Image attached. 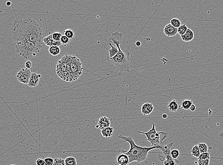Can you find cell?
I'll return each mask as SVG.
<instances>
[{
    "label": "cell",
    "mask_w": 223,
    "mask_h": 165,
    "mask_svg": "<svg viewBox=\"0 0 223 165\" xmlns=\"http://www.w3.org/2000/svg\"><path fill=\"white\" fill-rule=\"evenodd\" d=\"M12 30L24 38L34 43L39 48L43 47V30L41 26L31 18L16 20L12 23Z\"/></svg>",
    "instance_id": "1"
},
{
    "label": "cell",
    "mask_w": 223,
    "mask_h": 165,
    "mask_svg": "<svg viewBox=\"0 0 223 165\" xmlns=\"http://www.w3.org/2000/svg\"><path fill=\"white\" fill-rule=\"evenodd\" d=\"M191 152V155L192 156L197 157V158H198L201 154L198 145L194 146L192 149Z\"/></svg>",
    "instance_id": "22"
},
{
    "label": "cell",
    "mask_w": 223,
    "mask_h": 165,
    "mask_svg": "<svg viewBox=\"0 0 223 165\" xmlns=\"http://www.w3.org/2000/svg\"><path fill=\"white\" fill-rule=\"evenodd\" d=\"M193 104V103L192 100L185 99L182 102L180 108L184 109L185 110H187L189 109Z\"/></svg>",
    "instance_id": "18"
},
{
    "label": "cell",
    "mask_w": 223,
    "mask_h": 165,
    "mask_svg": "<svg viewBox=\"0 0 223 165\" xmlns=\"http://www.w3.org/2000/svg\"><path fill=\"white\" fill-rule=\"evenodd\" d=\"M167 117H168V116H167V114H164L162 115V118H163L164 119H166V118H167Z\"/></svg>",
    "instance_id": "38"
},
{
    "label": "cell",
    "mask_w": 223,
    "mask_h": 165,
    "mask_svg": "<svg viewBox=\"0 0 223 165\" xmlns=\"http://www.w3.org/2000/svg\"><path fill=\"white\" fill-rule=\"evenodd\" d=\"M83 68L82 64L78 57L67 55V70L69 82L75 81L81 76Z\"/></svg>",
    "instance_id": "5"
},
{
    "label": "cell",
    "mask_w": 223,
    "mask_h": 165,
    "mask_svg": "<svg viewBox=\"0 0 223 165\" xmlns=\"http://www.w3.org/2000/svg\"><path fill=\"white\" fill-rule=\"evenodd\" d=\"M53 165H65V160L61 158L56 157L54 159Z\"/></svg>",
    "instance_id": "28"
},
{
    "label": "cell",
    "mask_w": 223,
    "mask_h": 165,
    "mask_svg": "<svg viewBox=\"0 0 223 165\" xmlns=\"http://www.w3.org/2000/svg\"><path fill=\"white\" fill-rule=\"evenodd\" d=\"M32 74V73L30 69L22 68L18 72L16 77L18 81L22 84H28Z\"/></svg>",
    "instance_id": "7"
},
{
    "label": "cell",
    "mask_w": 223,
    "mask_h": 165,
    "mask_svg": "<svg viewBox=\"0 0 223 165\" xmlns=\"http://www.w3.org/2000/svg\"><path fill=\"white\" fill-rule=\"evenodd\" d=\"M118 139L128 142L129 144V149L128 151L122 150L120 152L125 153L129 158V165L133 162L138 163L147 162V158L149 152L152 150L159 149L160 146H152L151 147L140 146L137 145L134 140L131 137H126L122 135H118Z\"/></svg>",
    "instance_id": "2"
},
{
    "label": "cell",
    "mask_w": 223,
    "mask_h": 165,
    "mask_svg": "<svg viewBox=\"0 0 223 165\" xmlns=\"http://www.w3.org/2000/svg\"><path fill=\"white\" fill-rule=\"evenodd\" d=\"M114 129L112 127H109L101 130V134L103 137L105 138L112 137L113 135Z\"/></svg>",
    "instance_id": "16"
},
{
    "label": "cell",
    "mask_w": 223,
    "mask_h": 165,
    "mask_svg": "<svg viewBox=\"0 0 223 165\" xmlns=\"http://www.w3.org/2000/svg\"><path fill=\"white\" fill-rule=\"evenodd\" d=\"M117 161L119 165H129V158L126 154L122 152L117 157Z\"/></svg>",
    "instance_id": "14"
},
{
    "label": "cell",
    "mask_w": 223,
    "mask_h": 165,
    "mask_svg": "<svg viewBox=\"0 0 223 165\" xmlns=\"http://www.w3.org/2000/svg\"><path fill=\"white\" fill-rule=\"evenodd\" d=\"M187 29L188 27L186 24H182L180 27L177 28L178 34L180 36L183 35L186 33V31H187Z\"/></svg>",
    "instance_id": "24"
},
{
    "label": "cell",
    "mask_w": 223,
    "mask_h": 165,
    "mask_svg": "<svg viewBox=\"0 0 223 165\" xmlns=\"http://www.w3.org/2000/svg\"><path fill=\"white\" fill-rule=\"evenodd\" d=\"M170 23L171 24L172 26H173L174 27L177 28L180 27L182 25L180 21L177 18H174L170 20Z\"/></svg>",
    "instance_id": "23"
},
{
    "label": "cell",
    "mask_w": 223,
    "mask_h": 165,
    "mask_svg": "<svg viewBox=\"0 0 223 165\" xmlns=\"http://www.w3.org/2000/svg\"><path fill=\"white\" fill-rule=\"evenodd\" d=\"M210 159H207L204 160H197L195 162V164H197L198 165H209Z\"/></svg>",
    "instance_id": "30"
},
{
    "label": "cell",
    "mask_w": 223,
    "mask_h": 165,
    "mask_svg": "<svg viewBox=\"0 0 223 165\" xmlns=\"http://www.w3.org/2000/svg\"><path fill=\"white\" fill-rule=\"evenodd\" d=\"M189 109H190L191 111H192V112L195 111L196 109V106H195L194 104H193L190 107V108H189Z\"/></svg>",
    "instance_id": "36"
},
{
    "label": "cell",
    "mask_w": 223,
    "mask_h": 165,
    "mask_svg": "<svg viewBox=\"0 0 223 165\" xmlns=\"http://www.w3.org/2000/svg\"><path fill=\"white\" fill-rule=\"evenodd\" d=\"M167 108H169V110L172 112H177L180 108L177 100L174 99L171 101L167 105Z\"/></svg>",
    "instance_id": "17"
},
{
    "label": "cell",
    "mask_w": 223,
    "mask_h": 165,
    "mask_svg": "<svg viewBox=\"0 0 223 165\" xmlns=\"http://www.w3.org/2000/svg\"><path fill=\"white\" fill-rule=\"evenodd\" d=\"M154 110V106L151 103L144 104L141 107V113L144 116H147L150 114Z\"/></svg>",
    "instance_id": "13"
},
{
    "label": "cell",
    "mask_w": 223,
    "mask_h": 165,
    "mask_svg": "<svg viewBox=\"0 0 223 165\" xmlns=\"http://www.w3.org/2000/svg\"><path fill=\"white\" fill-rule=\"evenodd\" d=\"M200 150V153H204V152H207L208 151V146L207 144L204 143H199L197 145Z\"/></svg>",
    "instance_id": "25"
},
{
    "label": "cell",
    "mask_w": 223,
    "mask_h": 165,
    "mask_svg": "<svg viewBox=\"0 0 223 165\" xmlns=\"http://www.w3.org/2000/svg\"><path fill=\"white\" fill-rule=\"evenodd\" d=\"M130 53L129 51L121 50L115 56L112 58L108 56L107 57V59L108 62L112 63L120 73H124L129 71L130 70Z\"/></svg>",
    "instance_id": "4"
},
{
    "label": "cell",
    "mask_w": 223,
    "mask_h": 165,
    "mask_svg": "<svg viewBox=\"0 0 223 165\" xmlns=\"http://www.w3.org/2000/svg\"><path fill=\"white\" fill-rule=\"evenodd\" d=\"M64 35L67 37L69 38L70 39H72L74 38V31H72L71 29H67V30L64 31Z\"/></svg>",
    "instance_id": "26"
},
{
    "label": "cell",
    "mask_w": 223,
    "mask_h": 165,
    "mask_svg": "<svg viewBox=\"0 0 223 165\" xmlns=\"http://www.w3.org/2000/svg\"><path fill=\"white\" fill-rule=\"evenodd\" d=\"M40 77H41V75H38L35 73H32L28 84L29 86L31 88L37 86L39 83Z\"/></svg>",
    "instance_id": "11"
},
{
    "label": "cell",
    "mask_w": 223,
    "mask_h": 165,
    "mask_svg": "<svg viewBox=\"0 0 223 165\" xmlns=\"http://www.w3.org/2000/svg\"><path fill=\"white\" fill-rule=\"evenodd\" d=\"M171 155L174 159H177L180 155V152L178 149H174L171 151Z\"/></svg>",
    "instance_id": "31"
},
{
    "label": "cell",
    "mask_w": 223,
    "mask_h": 165,
    "mask_svg": "<svg viewBox=\"0 0 223 165\" xmlns=\"http://www.w3.org/2000/svg\"><path fill=\"white\" fill-rule=\"evenodd\" d=\"M164 33L167 37H173L178 33L177 28L174 27L170 23L166 24L164 28Z\"/></svg>",
    "instance_id": "10"
},
{
    "label": "cell",
    "mask_w": 223,
    "mask_h": 165,
    "mask_svg": "<svg viewBox=\"0 0 223 165\" xmlns=\"http://www.w3.org/2000/svg\"><path fill=\"white\" fill-rule=\"evenodd\" d=\"M43 42L45 45L49 47L52 46H60L61 44L60 41H55L53 39L52 35H49L44 38Z\"/></svg>",
    "instance_id": "12"
},
{
    "label": "cell",
    "mask_w": 223,
    "mask_h": 165,
    "mask_svg": "<svg viewBox=\"0 0 223 165\" xmlns=\"http://www.w3.org/2000/svg\"><path fill=\"white\" fill-rule=\"evenodd\" d=\"M53 39L55 41H60L63 35L60 32H54L52 34Z\"/></svg>",
    "instance_id": "29"
},
{
    "label": "cell",
    "mask_w": 223,
    "mask_h": 165,
    "mask_svg": "<svg viewBox=\"0 0 223 165\" xmlns=\"http://www.w3.org/2000/svg\"><path fill=\"white\" fill-rule=\"evenodd\" d=\"M70 41V39L69 38L67 37L65 35H63L61 37L60 42L61 43V44H63L64 46H66L68 44H69Z\"/></svg>",
    "instance_id": "32"
},
{
    "label": "cell",
    "mask_w": 223,
    "mask_h": 165,
    "mask_svg": "<svg viewBox=\"0 0 223 165\" xmlns=\"http://www.w3.org/2000/svg\"><path fill=\"white\" fill-rule=\"evenodd\" d=\"M136 46H138V47H139V46H141V42H139V41H138V42H137L136 43Z\"/></svg>",
    "instance_id": "37"
},
{
    "label": "cell",
    "mask_w": 223,
    "mask_h": 165,
    "mask_svg": "<svg viewBox=\"0 0 223 165\" xmlns=\"http://www.w3.org/2000/svg\"><path fill=\"white\" fill-rule=\"evenodd\" d=\"M179 165V164H177V165Z\"/></svg>",
    "instance_id": "40"
},
{
    "label": "cell",
    "mask_w": 223,
    "mask_h": 165,
    "mask_svg": "<svg viewBox=\"0 0 223 165\" xmlns=\"http://www.w3.org/2000/svg\"><path fill=\"white\" fill-rule=\"evenodd\" d=\"M32 66H33V64H32V62L30 61H27L25 64V66L26 67V68L30 69L32 68Z\"/></svg>",
    "instance_id": "35"
},
{
    "label": "cell",
    "mask_w": 223,
    "mask_h": 165,
    "mask_svg": "<svg viewBox=\"0 0 223 165\" xmlns=\"http://www.w3.org/2000/svg\"><path fill=\"white\" fill-rule=\"evenodd\" d=\"M6 4V5L8 6H10L11 5H12L11 2L10 1L7 2Z\"/></svg>",
    "instance_id": "39"
},
{
    "label": "cell",
    "mask_w": 223,
    "mask_h": 165,
    "mask_svg": "<svg viewBox=\"0 0 223 165\" xmlns=\"http://www.w3.org/2000/svg\"><path fill=\"white\" fill-rule=\"evenodd\" d=\"M12 33L16 52L24 58L35 57L41 51L35 44L24 38L20 33L14 31Z\"/></svg>",
    "instance_id": "3"
},
{
    "label": "cell",
    "mask_w": 223,
    "mask_h": 165,
    "mask_svg": "<svg viewBox=\"0 0 223 165\" xmlns=\"http://www.w3.org/2000/svg\"><path fill=\"white\" fill-rule=\"evenodd\" d=\"M123 35V34L122 33L116 31L114 33H112L108 41L109 42H112L113 44H115V46H117L119 51L122 50L120 48V45L122 43Z\"/></svg>",
    "instance_id": "8"
},
{
    "label": "cell",
    "mask_w": 223,
    "mask_h": 165,
    "mask_svg": "<svg viewBox=\"0 0 223 165\" xmlns=\"http://www.w3.org/2000/svg\"><path fill=\"white\" fill-rule=\"evenodd\" d=\"M111 120L106 117H102L99 118L97 125H96L97 128L102 129L107 127H111Z\"/></svg>",
    "instance_id": "9"
},
{
    "label": "cell",
    "mask_w": 223,
    "mask_h": 165,
    "mask_svg": "<svg viewBox=\"0 0 223 165\" xmlns=\"http://www.w3.org/2000/svg\"><path fill=\"white\" fill-rule=\"evenodd\" d=\"M60 46H52L49 48V52L53 56H57L60 53Z\"/></svg>",
    "instance_id": "19"
},
{
    "label": "cell",
    "mask_w": 223,
    "mask_h": 165,
    "mask_svg": "<svg viewBox=\"0 0 223 165\" xmlns=\"http://www.w3.org/2000/svg\"><path fill=\"white\" fill-rule=\"evenodd\" d=\"M46 165H53L54 163V159H53L52 157H47L44 159Z\"/></svg>",
    "instance_id": "33"
},
{
    "label": "cell",
    "mask_w": 223,
    "mask_h": 165,
    "mask_svg": "<svg viewBox=\"0 0 223 165\" xmlns=\"http://www.w3.org/2000/svg\"><path fill=\"white\" fill-rule=\"evenodd\" d=\"M36 165H46L45 160L42 159H38L36 161Z\"/></svg>",
    "instance_id": "34"
},
{
    "label": "cell",
    "mask_w": 223,
    "mask_h": 165,
    "mask_svg": "<svg viewBox=\"0 0 223 165\" xmlns=\"http://www.w3.org/2000/svg\"><path fill=\"white\" fill-rule=\"evenodd\" d=\"M65 165H77L76 159L73 156H68L65 159Z\"/></svg>",
    "instance_id": "21"
},
{
    "label": "cell",
    "mask_w": 223,
    "mask_h": 165,
    "mask_svg": "<svg viewBox=\"0 0 223 165\" xmlns=\"http://www.w3.org/2000/svg\"><path fill=\"white\" fill-rule=\"evenodd\" d=\"M182 40L184 42H190L194 38V33L190 29H187V31L183 35H181Z\"/></svg>",
    "instance_id": "15"
},
{
    "label": "cell",
    "mask_w": 223,
    "mask_h": 165,
    "mask_svg": "<svg viewBox=\"0 0 223 165\" xmlns=\"http://www.w3.org/2000/svg\"><path fill=\"white\" fill-rule=\"evenodd\" d=\"M210 154L209 152H204L201 153L200 155L198 157V160H204L207 159H210Z\"/></svg>",
    "instance_id": "27"
},
{
    "label": "cell",
    "mask_w": 223,
    "mask_h": 165,
    "mask_svg": "<svg viewBox=\"0 0 223 165\" xmlns=\"http://www.w3.org/2000/svg\"><path fill=\"white\" fill-rule=\"evenodd\" d=\"M109 45H110L111 47L110 49L108 50L109 57L110 58H112L118 54V53L119 52V50L117 48V46L113 45L112 44L111 42H109Z\"/></svg>",
    "instance_id": "20"
},
{
    "label": "cell",
    "mask_w": 223,
    "mask_h": 165,
    "mask_svg": "<svg viewBox=\"0 0 223 165\" xmlns=\"http://www.w3.org/2000/svg\"><path fill=\"white\" fill-rule=\"evenodd\" d=\"M138 132L139 133L145 135L147 140L151 144L152 146H164L163 141L169 135L166 132L156 131V125L154 123H152V128L148 132L138 131Z\"/></svg>",
    "instance_id": "6"
}]
</instances>
